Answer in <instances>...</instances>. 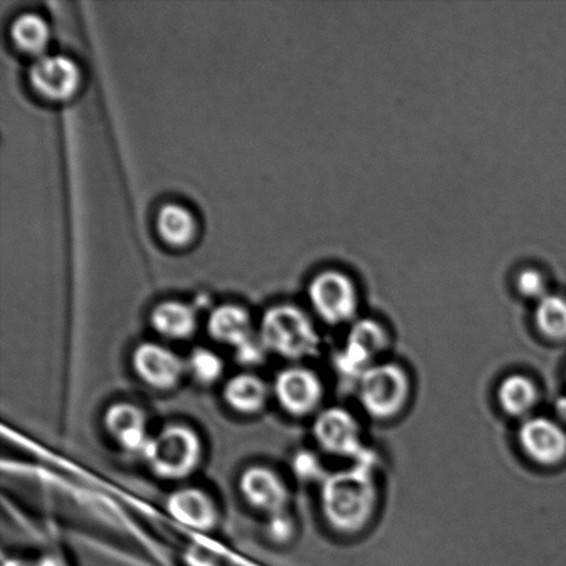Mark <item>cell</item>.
<instances>
[{
    "instance_id": "obj_22",
    "label": "cell",
    "mask_w": 566,
    "mask_h": 566,
    "mask_svg": "<svg viewBox=\"0 0 566 566\" xmlns=\"http://www.w3.org/2000/svg\"><path fill=\"white\" fill-rule=\"evenodd\" d=\"M187 374L203 387L218 385L223 379L226 365L223 358L207 347L193 348L188 355Z\"/></svg>"
},
{
    "instance_id": "obj_10",
    "label": "cell",
    "mask_w": 566,
    "mask_h": 566,
    "mask_svg": "<svg viewBox=\"0 0 566 566\" xmlns=\"http://www.w3.org/2000/svg\"><path fill=\"white\" fill-rule=\"evenodd\" d=\"M243 501L256 512L270 518L286 513L289 488L275 470L263 464L249 465L238 480Z\"/></svg>"
},
{
    "instance_id": "obj_4",
    "label": "cell",
    "mask_w": 566,
    "mask_h": 566,
    "mask_svg": "<svg viewBox=\"0 0 566 566\" xmlns=\"http://www.w3.org/2000/svg\"><path fill=\"white\" fill-rule=\"evenodd\" d=\"M357 392L360 407L370 418L390 420L409 402L410 379L401 365L375 364L359 376Z\"/></svg>"
},
{
    "instance_id": "obj_3",
    "label": "cell",
    "mask_w": 566,
    "mask_h": 566,
    "mask_svg": "<svg viewBox=\"0 0 566 566\" xmlns=\"http://www.w3.org/2000/svg\"><path fill=\"white\" fill-rule=\"evenodd\" d=\"M143 458L155 476L182 481L201 468L203 443L197 430L185 423H170L151 436Z\"/></svg>"
},
{
    "instance_id": "obj_17",
    "label": "cell",
    "mask_w": 566,
    "mask_h": 566,
    "mask_svg": "<svg viewBox=\"0 0 566 566\" xmlns=\"http://www.w3.org/2000/svg\"><path fill=\"white\" fill-rule=\"evenodd\" d=\"M149 324L165 340L187 342L196 336L198 316L191 305L169 300V302L159 303L153 310Z\"/></svg>"
},
{
    "instance_id": "obj_6",
    "label": "cell",
    "mask_w": 566,
    "mask_h": 566,
    "mask_svg": "<svg viewBox=\"0 0 566 566\" xmlns=\"http://www.w3.org/2000/svg\"><path fill=\"white\" fill-rule=\"evenodd\" d=\"M313 436L322 452L357 462L366 451L363 427L346 408L322 409L313 423Z\"/></svg>"
},
{
    "instance_id": "obj_19",
    "label": "cell",
    "mask_w": 566,
    "mask_h": 566,
    "mask_svg": "<svg viewBox=\"0 0 566 566\" xmlns=\"http://www.w3.org/2000/svg\"><path fill=\"white\" fill-rule=\"evenodd\" d=\"M158 234L170 247L186 248L196 240L198 224L193 214L180 205L169 203L159 210Z\"/></svg>"
},
{
    "instance_id": "obj_13",
    "label": "cell",
    "mask_w": 566,
    "mask_h": 566,
    "mask_svg": "<svg viewBox=\"0 0 566 566\" xmlns=\"http://www.w3.org/2000/svg\"><path fill=\"white\" fill-rule=\"evenodd\" d=\"M103 426L111 440L127 453L143 454L151 438L146 413L132 402L109 405L103 415Z\"/></svg>"
},
{
    "instance_id": "obj_23",
    "label": "cell",
    "mask_w": 566,
    "mask_h": 566,
    "mask_svg": "<svg viewBox=\"0 0 566 566\" xmlns=\"http://www.w3.org/2000/svg\"><path fill=\"white\" fill-rule=\"evenodd\" d=\"M515 289L526 300L535 303L546 297L548 293V280L545 273L537 268H525L515 276Z\"/></svg>"
},
{
    "instance_id": "obj_2",
    "label": "cell",
    "mask_w": 566,
    "mask_h": 566,
    "mask_svg": "<svg viewBox=\"0 0 566 566\" xmlns=\"http://www.w3.org/2000/svg\"><path fill=\"white\" fill-rule=\"evenodd\" d=\"M258 335L269 354L296 364L315 357L321 336L311 316L293 304L270 308L260 322Z\"/></svg>"
},
{
    "instance_id": "obj_25",
    "label": "cell",
    "mask_w": 566,
    "mask_h": 566,
    "mask_svg": "<svg viewBox=\"0 0 566 566\" xmlns=\"http://www.w3.org/2000/svg\"><path fill=\"white\" fill-rule=\"evenodd\" d=\"M556 413L559 419V423H566V397L558 399L556 403Z\"/></svg>"
},
{
    "instance_id": "obj_21",
    "label": "cell",
    "mask_w": 566,
    "mask_h": 566,
    "mask_svg": "<svg viewBox=\"0 0 566 566\" xmlns=\"http://www.w3.org/2000/svg\"><path fill=\"white\" fill-rule=\"evenodd\" d=\"M11 38L22 52L42 54L50 39L48 22L36 14H22L11 27Z\"/></svg>"
},
{
    "instance_id": "obj_24",
    "label": "cell",
    "mask_w": 566,
    "mask_h": 566,
    "mask_svg": "<svg viewBox=\"0 0 566 566\" xmlns=\"http://www.w3.org/2000/svg\"><path fill=\"white\" fill-rule=\"evenodd\" d=\"M237 358L240 360V364L247 366H256L264 359L265 355H268V349L264 348L263 343L260 342L259 335L253 337L251 342L243 344L242 347L237 348Z\"/></svg>"
},
{
    "instance_id": "obj_9",
    "label": "cell",
    "mask_w": 566,
    "mask_h": 566,
    "mask_svg": "<svg viewBox=\"0 0 566 566\" xmlns=\"http://www.w3.org/2000/svg\"><path fill=\"white\" fill-rule=\"evenodd\" d=\"M388 335L385 326L376 319L365 318L353 322L346 344L337 357V366L343 375L359 379L364 371L377 364L376 359L385 352Z\"/></svg>"
},
{
    "instance_id": "obj_14",
    "label": "cell",
    "mask_w": 566,
    "mask_h": 566,
    "mask_svg": "<svg viewBox=\"0 0 566 566\" xmlns=\"http://www.w3.org/2000/svg\"><path fill=\"white\" fill-rule=\"evenodd\" d=\"M169 514L187 528L212 532L218 528L220 512L218 504L201 488L186 486L170 493L166 501Z\"/></svg>"
},
{
    "instance_id": "obj_12",
    "label": "cell",
    "mask_w": 566,
    "mask_h": 566,
    "mask_svg": "<svg viewBox=\"0 0 566 566\" xmlns=\"http://www.w3.org/2000/svg\"><path fill=\"white\" fill-rule=\"evenodd\" d=\"M30 82L42 97L65 102L80 88L81 72L74 61L64 55H42L31 66Z\"/></svg>"
},
{
    "instance_id": "obj_11",
    "label": "cell",
    "mask_w": 566,
    "mask_h": 566,
    "mask_svg": "<svg viewBox=\"0 0 566 566\" xmlns=\"http://www.w3.org/2000/svg\"><path fill=\"white\" fill-rule=\"evenodd\" d=\"M518 443L532 462L552 468L566 458V430L546 416H530L518 429Z\"/></svg>"
},
{
    "instance_id": "obj_15",
    "label": "cell",
    "mask_w": 566,
    "mask_h": 566,
    "mask_svg": "<svg viewBox=\"0 0 566 566\" xmlns=\"http://www.w3.org/2000/svg\"><path fill=\"white\" fill-rule=\"evenodd\" d=\"M208 335L221 346L240 348L256 337L251 314L240 305L224 304L212 311L208 319Z\"/></svg>"
},
{
    "instance_id": "obj_7",
    "label": "cell",
    "mask_w": 566,
    "mask_h": 566,
    "mask_svg": "<svg viewBox=\"0 0 566 566\" xmlns=\"http://www.w3.org/2000/svg\"><path fill=\"white\" fill-rule=\"evenodd\" d=\"M273 394L283 412L292 418H308L321 408L325 387L316 371L293 364L276 375Z\"/></svg>"
},
{
    "instance_id": "obj_5",
    "label": "cell",
    "mask_w": 566,
    "mask_h": 566,
    "mask_svg": "<svg viewBox=\"0 0 566 566\" xmlns=\"http://www.w3.org/2000/svg\"><path fill=\"white\" fill-rule=\"evenodd\" d=\"M311 308L326 325L338 326L357 319L359 292L352 275L340 270H325L308 286Z\"/></svg>"
},
{
    "instance_id": "obj_16",
    "label": "cell",
    "mask_w": 566,
    "mask_h": 566,
    "mask_svg": "<svg viewBox=\"0 0 566 566\" xmlns=\"http://www.w3.org/2000/svg\"><path fill=\"white\" fill-rule=\"evenodd\" d=\"M271 388L262 377L242 371L230 377L223 387V399L231 410L242 416H256L268 407Z\"/></svg>"
},
{
    "instance_id": "obj_8",
    "label": "cell",
    "mask_w": 566,
    "mask_h": 566,
    "mask_svg": "<svg viewBox=\"0 0 566 566\" xmlns=\"http://www.w3.org/2000/svg\"><path fill=\"white\" fill-rule=\"evenodd\" d=\"M132 368L138 379L153 390L171 391L187 375V363L165 344H138L132 354Z\"/></svg>"
},
{
    "instance_id": "obj_26",
    "label": "cell",
    "mask_w": 566,
    "mask_h": 566,
    "mask_svg": "<svg viewBox=\"0 0 566 566\" xmlns=\"http://www.w3.org/2000/svg\"><path fill=\"white\" fill-rule=\"evenodd\" d=\"M4 566H28V565H25L24 563H20V562H9V563H6Z\"/></svg>"
},
{
    "instance_id": "obj_18",
    "label": "cell",
    "mask_w": 566,
    "mask_h": 566,
    "mask_svg": "<svg viewBox=\"0 0 566 566\" xmlns=\"http://www.w3.org/2000/svg\"><path fill=\"white\" fill-rule=\"evenodd\" d=\"M497 403L515 419L530 418L539 402V390L531 377L520 374L504 377L497 387Z\"/></svg>"
},
{
    "instance_id": "obj_20",
    "label": "cell",
    "mask_w": 566,
    "mask_h": 566,
    "mask_svg": "<svg viewBox=\"0 0 566 566\" xmlns=\"http://www.w3.org/2000/svg\"><path fill=\"white\" fill-rule=\"evenodd\" d=\"M535 325L543 336L551 340L566 338V297L558 293H548L536 303Z\"/></svg>"
},
{
    "instance_id": "obj_1",
    "label": "cell",
    "mask_w": 566,
    "mask_h": 566,
    "mask_svg": "<svg viewBox=\"0 0 566 566\" xmlns=\"http://www.w3.org/2000/svg\"><path fill=\"white\" fill-rule=\"evenodd\" d=\"M375 460L366 452L353 468L325 475L321 485V512L327 525L340 534H357L374 518L377 507Z\"/></svg>"
}]
</instances>
